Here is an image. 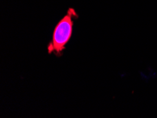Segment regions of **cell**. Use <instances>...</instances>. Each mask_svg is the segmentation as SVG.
<instances>
[{"mask_svg":"<svg viewBox=\"0 0 157 118\" xmlns=\"http://www.w3.org/2000/svg\"><path fill=\"white\" fill-rule=\"evenodd\" d=\"M78 17L73 8H69L63 17L59 21L54 30L52 40L47 47L49 54L60 55L65 49L73 33L74 20Z\"/></svg>","mask_w":157,"mask_h":118,"instance_id":"6da1fadb","label":"cell"}]
</instances>
